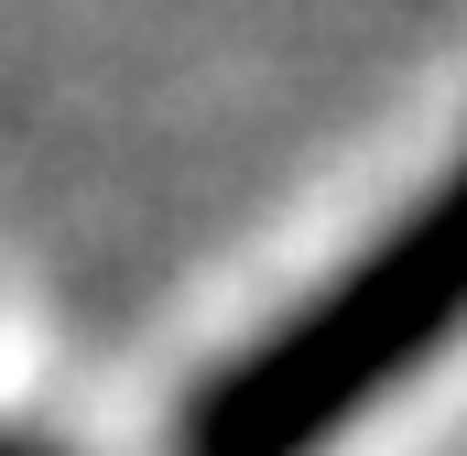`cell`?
<instances>
[{
	"label": "cell",
	"instance_id": "1",
	"mask_svg": "<svg viewBox=\"0 0 467 456\" xmlns=\"http://www.w3.org/2000/svg\"><path fill=\"white\" fill-rule=\"evenodd\" d=\"M467 326V152L424 185L413 218H391L348 272L294 305L261 347L185 402L174 456H327L380 391H402Z\"/></svg>",
	"mask_w": 467,
	"mask_h": 456
},
{
	"label": "cell",
	"instance_id": "2",
	"mask_svg": "<svg viewBox=\"0 0 467 456\" xmlns=\"http://www.w3.org/2000/svg\"><path fill=\"white\" fill-rule=\"evenodd\" d=\"M0 456H55V446H33V435H0Z\"/></svg>",
	"mask_w": 467,
	"mask_h": 456
}]
</instances>
